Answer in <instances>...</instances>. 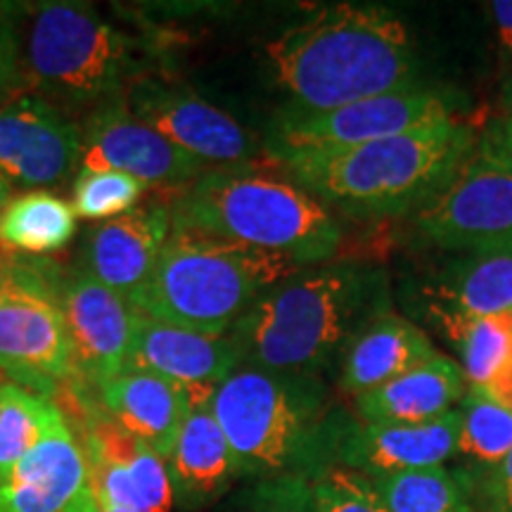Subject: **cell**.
<instances>
[{
    "label": "cell",
    "instance_id": "obj_13",
    "mask_svg": "<svg viewBox=\"0 0 512 512\" xmlns=\"http://www.w3.org/2000/svg\"><path fill=\"white\" fill-rule=\"evenodd\" d=\"M81 162V126L36 91L0 105V171L22 188H46Z\"/></svg>",
    "mask_w": 512,
    "mask_h": 512
},
{
    "label": "cell",
    "instance_id": "obj_11",
    "mask_svg": "<svg viewBox=\"0 0 512 512\" xmlns=\"http://www.w3.org/2000/svg\"><path fill=\"white\" fill-rule=\"evenodd\" d=\"M121 98L140 121L207 169L259 164L261 155L268 157L266 147L233 114L181 83L145 74Z\"/></svg>",
    "mask_w": 512,
    "mask_h": 512
},
{
    "label": "cell",
    "instance_id": "obj_30",
    "mask_svg": "<svg viewBox=\"0 0 512 512\" xmlns=\"http://www.w3.org/2000/svg\"><path fill=\"white\" fill-rule=\"evenodd\" d=\"M453 475L465 486L477 512H512V451L491 470H453Z\"/></svg>",
    "mask_w": 512,
    "mask_h": 512
},
{
    "label": "cell",
    "instance_id": "obj_2",
    "mask_svg": "<svg viewBox=\"0 0 512 512\" xmlns=\"http://www.w3.org/2000/svg\"><path fill=\"white\" fill-rule=\"evenodd\" d=\"M266 62L297 110H335L415 88L406 24L377 5L344 3L306 17L266 43Z\"/></svg>",
    "mask_w": 512,
    "mask_h": 512
},
{
    "label": "cell",
    "instance_id": "obj_7",
    "mask_svg": "<svg viewBox=\"0 0 512 512\" xmlns=\"http://www.w3.org/2000/svg\"><path fill=\"white\" fill-rule=\"evenodd\" d=\"M22 53L29 81L50 102L98 107L150 74L140 67L136 38L98 10L74 3L41 5L27 27Z\"/></svg>",
    "mask_w": 512,
    "mask_h": 512
},
{
    "label": "cell",
    "instance_id": "obj_8",
    "mask_svg": "<svg viewBox=\"0 0 512 512\" xmlns=\"http://www.w3.org/2000/svg\"><path fill=\"white\" fill-rule=\"evenodd\" d=\"M55 280L53 268L0 259V370L50 399L79 380Z\"/></svg>",
    "mask_w": 512,
    "mask_h": 512
},
{
    "label": "cell",
    "instance_id": "obj_6",
    "mask_svg": "<svg viewBox=\"0 0 512 512\" xmlns=\"http://www.w3.org/2000/svg\"><path fill=\"white\" fill-rule=\"evenodd\" d=\"M297 271L302 268L285 256L174 226L131 306L178 328L228 335L273 285Z\"/></svg>",
    "mask_w": 512,
    "mask_h": 512
},
{
    "label": "cell",
    "instance_id": "obj_12",
    "mask_svg": "<svg viewBox=\"0 0 512 512\" xmlns=\"http://www.w3.org/2000/svg\"><path fill=\"white\" fill-rule=\"evenodd\" d=\"M79 164L83 171H121L169 195L188 188L207 171L195 157L140 121L124 98L102 102L88 112L81 126Z\"/></svg>",
    "mask_w": 512,
    "mask_h": 512
},
{
    "label": "cell",
    "instance_id": "obj_38",
    "mask_svg": "<svg viewBox=\"0 0 512 512\" xmlns=\"http://www.w3.org/2000/svg\"><path fill=\"white\" fill-rule=\"evenodd\" d=\"M102 505V503H100ZM102 512H131V510H124V508H114V505H102Z\"/></svg>",
    "mask_w": 512,
    "mask_h": 512
},
{
    "label": "cell",
    "instance_id": "obj_19",
    "mask_svg": "<svg viewBox=\"0 0 512 512\" xmlns=\"http://www.w3.org/2000/svg\"><path fill=\"white\" fill-rule=\"evenodd\" d=\"M86 482V456L55 401L41 441L0 479V512H62Z\"/></svg>",
    "mask_w": 512,
    "mask_h": 512
},
{
    "label": "cell",
    "instance_id": "obj_3",
    "mask_svg": "<svg viewBox=\"0 0 512 512\" xmlns=\"http://www.w3.org/2000/svg\"><path fill=\"white\" fill-rule=\"evenodd\" d=\"M477 138L475 128L453 117L354 150L292 155L273 164L332 211L389 219L418 214L432 202L475 152Z\"/></svg>",
    "mask_w": 512,
    "mask_h": 512
},
{
    "label": "cell",
    "instance_id": "obj_36",
    "mask_svg": "<svg viewBox=\"0 0 512 512\" xmlns=\"http://www.w3.org/2000/svg\"><path fill=\"white\" fill-rule=\"evenodd\" d=\"M10 195H12V181L3 174V171H0V211L8 207Z\"/></svg>",
    "mask_w": 512,
    "mask_h": 512
},
{
    "label": "cell",
    "instance_id": "obj_22",
    "mask_svg": "<svg viewBox=\"0 0 512 512\" xmlns=\"http://www.w3.org/2000/svg\"><path fill=\"white\" fill-rule=\"evenodd\" d=\"M465 392L467 380L456 358L434 354L373 392L356 396L354 411L366 422L418 425L456 411Z\"/></svg>",
    "mask_w": 512,
    "mask_h": 512
},
{
    "label": "cell",
    "instance_id": "obj_17",
    "mask_svg": "<svg viewBox=\"0 0 512 512\" xmlns=\"http://www.w3.org/2000/svg\"><path fill=\"white\" fill-rule=\"evenodd\" d=\"M171 233L174 216L169 204L136 207L117 219L98 223L86 235L81 268L131 304L150 280Z\"/></svg>",
    "mask_w": 512,
    "mask_h": 512
},
{
    "label": "cell",
    "instance_id": "obj_16",
    "mask_svg": "<svg viewBox=\"0 0 512 512\" xmlns=\"http://www.w3.org/2000/svg\"><path fill=\"white\" fill-rule=\"evenodd\" d=\"M411 302L441 335L472 320L512 311V254L460 259L425 273L411 290Z\"/></svg>",
    "mask_w": 512,
    "mask_h": 512
},
{
    "label": "cell",
    "instance_id": "obj_18",
    "mask_svg": "<svg viewBox=\"0 0 512 512\" xmlns=\"http://www.w3.org/2000/svg\"><path fill=\"white\" fill-rule=\"evenodd\" d=\"M242 366L230 335L178 328L136 311L126 370L150 373L188 389H207Z\"/></svg>",
    "mask_w": 512,
    "mask_h": 512
},
{
    "label": "cell",
    "instance_id": "obj_24",
    "mask_svg": "<svg viewBox=\"0 0 512 512\" xmlns=\"http://www.w3.org/2000/svg\"><path fill=\"white\" fill-rule=\"evenodd\" d=\"M76 211L48 190H29L12 197L0 211V249L15 254H53L76 235Z\"/></svg>",
    "mask_w": 512,
    "mask_h": 512
},
{
    "label": "cell",
    "instance_id": "obj_14",
    "mask_svg": "<svg viewBox=\"0 0 512 512\" xmlns=\"http://www.w3.org/2000/svg\"><path fill=\"white\" fill-rule=\"evenodd\" d=\"M55 294L72 342L76 377L88 387H100L124 373L136 325L133 306L81 266L57 273Z\"/></svg>",
    "mask_w": 512,
    "mask_h": 512
},
{
    "label": "cell",
    "instance_id": "obj_27",
    "mask_svg": "<svg viewBox=\"0 0 512 512\" xmlns=\"http://www.w3.org/2000/svg\"><path fill=\"white\" fill-rule=\"evenodd\" d=\"M53 411L55 399L50 396L31 392L15 380L0 382V479L41 441Z\"/></svg>",
    "mask_w": 512,
    "mask_h": 512
},
{
    "label": "cell",
    "instance_id": "obj_33",
    "mask_svg": "<svg viewBox=\"0 0 512 512\" xmlns=\"http://www.w3.org/2000/svg\"><path fill=\"white\" fill-rule=\"evenodd\" d=\"M489 12L496 24L498 41H501L505 53L512 55V0H494V3H489Z\"/></svg>",
    "mask_w": 512,
    "mask_h": 512
},
{
    "label": "cell",
    "instance_id": "obj_1",
    "mask_svg": "<svg viewBox=\"0 0 512 512\" xmlns=\"http://www.w3.org/2000/svg\"><path fill=\"white\" fill-rule=\"evenodd\" d=\"M387 311V273L361 261H337L287 275L228 335L238 344L242 366L320 377L339 366L358 332Z\"/></svg>",
    "mask_w": 512,
    "mask_h": 512
},
{
    "label": "cell",
    "instance_id": "obj_31",
    "mask_svg": "<svg viewBox=\"0 0 512 512\" xmlns=\"http://www.w3.org/2000/svg\"><path fill=\"white\" fill-rule=\"evenodd\" d=\"M242 512H311L306 501V479H264L242 496Z\"/></svg>",
    "mask_w": 512,
    "mask_h": 512
},
{
    "label": "cell",
    "instance_id": "obj_34",
    "mask_svg": "<svg viewBox=\"0 0 512 512\" xmlns=\"http://www.w3.org/2000/svg\"><path fill=\"white\" fill-rule=\"evenodd\" d=\"M62 512H102V505L95 496V491L91 489V484L86 482V486L72 498V503L67 505Z\"/></svg>",
    "mask_w": 512,
    "mask_h": 512
},
{
    "label": "cell",
    "instance_id": "obj_35",
    "mask_svg": "<svg viewBox=\"0 0 512 512\" xmlns=\"http://www.w3.org/2000/svg\"><path fill=\"white\" fill-rule=\"evenodd\" d=\"M501 107H503V114H501V117H505L508 121H512V76H510L508 83H505V88H503Z\"/></svg>",
    "mask_w": 512,
    "mask_h": 512
},
{
    "label": "cell",
    "instance_id": "obj_9",
    "mask_svg": "<svg viewBox=\"0 0 512 512\" xmlns=\"http://www.w3.org/2000/svg\"><path fill=\"white\" fill-rule=\"evenodd\" d=\"M453 117V105L444 95L418 86L323 112L285 105L275 114L264 147L271 162L292 155L344 152Z\"/></svg>",
    "mask_w": 512,
    "mask_h": 512
},
{
    "label": "cell",
    "instance_id": "obj_5",
    "mask_svg": "<svg viewBox=\"0 0 512 512\" xmlns=\"http://www.w3.org/2000/svg\"><path fill=\"white\" fill-rule=\"evenodd\" d=\"M174 226L285 256L299 268L328 264L342 245L335 211L280 171L259 164L207 169L169 202Z\"/></svg>",
    "mask_w": 512,
    "mask_h": 512
},
{
    "label": "cell",
    "instance_id": "obj_21",
    "mask_svg": "<svg viewBox=\"0 0 512 512\" xmlns=\"http://www.w3.org/2000/svg\"><path fill=\"white\" fill-rule=\"evenodd\" d=\"M214 389H188L164 377L124 370L95 387V396L102 413L110 415L117 425L143 441L166 463L192 399Z\"/></svg>",
    "mask_w": 512,
    "mask_h": 512
},
{
    "label": "cell",
    "instance_id": "obj_28",
    "mask_svg": "<svg viewBox=\"0 0 512 512\" xmlns=\"http://www.w3.org/2000/svg\"><path fill=\"white\" fill-rule=\"evenodd\" d=\"M145 185L121 171H79L74 178V211L79 219L105 223L136 209Z\"/></svg>",
    "mask_w": 512,
    "mask_h": 512
},
{
    "label": "cell",
    "instance_id": "obj_15",
    "mask_svg": "<svg viewBox=\"0 0 512 512\" xmlns=\"http://www.w3.org/2000/svg\"><path fill=\"white\" fill-rule=\"evenodd\" d=\"M460 411L418 425L366 422L349 413L337 441V465L368 479L446 465L456 456Z\"/></svg>",
    "mask_w": 512,
    "mask_h": 512
},
{
    "label": "cell",
    "instance_id": "obj_10",
    "mask_svg": "<svg viewBox=\"0 0 512 512\" xmlns=\"http://www.w3.org/2000/svg\"><path fill=\"white\" fill-rule=\"evenodd\" d=\"M415 226L448 252L512 254V169L475 147L453 181L415 214Z\"/></svg>",
    "mask_w": 512,
    "mask_h": 512
},
{
    "label": "cell",
    "instance_id": "obj_37",
    "mask_svg": "<svg viewBox=\"0 0 512 512\" xmlns=\"http://www.w3.org/2000/svg\"><path fill=\"white\" fill-rule=\"evenodd\" d=\"M10 34H15V31H12L10 22H5V19H3V10H0V41H3V38H8Z\"/></svg>",
    "mask_w": 512,
    "mask_h": 512
},
{
    "label": "cell",
    "instance_id": "obj_23",
    "mask_svg": "<svg viewBox=\"0 0 512 512\" xmlns=\"http://www.w3.org/2000/svg\"><path fill=\"white\" fill-rule=\"evenodd\" d=\"M439 354L427 332L413 320L387 311L368 323L339 361V387L344 394L361 396L382 387L420 363Z\"/></svg>",
    "mask_w": 512,
    "mask_h": 512
},
{
    "label": "cell",
    "instance_id": "obj_4",
    "mask_svg": "<svg viewBox=\"0 0 512 512\" xmlns=\"http://www.w3.org/2000/svg\"><path fill=\"white\" fill-rule=\"evenodd\" d=\"M211 411L240 477H316L337 465L349 413L332 403L323 377L240 366L216 384Z\"/></svg>",
    "mask_w": 512,
    "mask_h": 512
},
{
    "label": "cell",
    "instance_id": "obj_29",
    "mask_svg": "<svg viewBox=\"0 0 512 512\" xmlns=\"http://www.w3.org/2000/svg\"><path fill=\"white\" fill-rule=\"evenodd\" d=\"M304 479L311 512H389L373 479L361 472L332 465L316 477Z\"/></svg>",
    "mask_w": 512,
    "mask_h": 512
},
{
    "label": "cell",
    "instance_id": "obj_20",
    "mask_svg": "<svg viewBox=\"0 0 512 512\" xmlns=\"http://www.w3.org/2000/svg\"><path fill=\"white\" fill-rule=\"evenodd\" d=\"M214 392L192 399L174 451L166 458L176 508L183 512L209 508L226 496L235 479H240L233 448L211 411Z\"/></svg>",
    "mask_w": 512,
    "mask_h": 512
},
{
    "label": "cell",
    "instance_id": "obj_32",
    "mask_svg": "<svg viewBox=\"0 0 512 512\" xmlns=\"http://www.w3.org/2000/svg\"><path fill=\"white\" fill-rule=\"evenodd\" d=\"M477 147L512 169V121L505 117L491 119L477 138Z\"/></svg>",
    "mask_w": 512,
    "mask_h": 512
},
{
    "label": "cell",
    "instance_id": "obj_25",
    "mask_svg": "<svg viewBox=\"0 0 512 512\" xmlns=\"http://www.w3.org/2000/svg\"><path fill=\"white\" fill-rule=\"evenodd\" d=\"M458 472H484L512 451V408L467 389L458 403Z\"/></svg>",
    "mask_w": 512,
    "mask_h": 512
},
{
    "label": "cell",
    "instance_id": "obj_26",
    "mask_svg": "<svg viewBox=\"0 0 512 512\" xmlns=\"http://www.w3.org/2000/svg\"><path fill=\"white\" fill-rule=\"evenodd\" d=\"M373 484L389 512H477L446 465L377 477Z\"/></svg>",
    "mask_w": 512,
    "mask_h": 512
}]
</instances>
